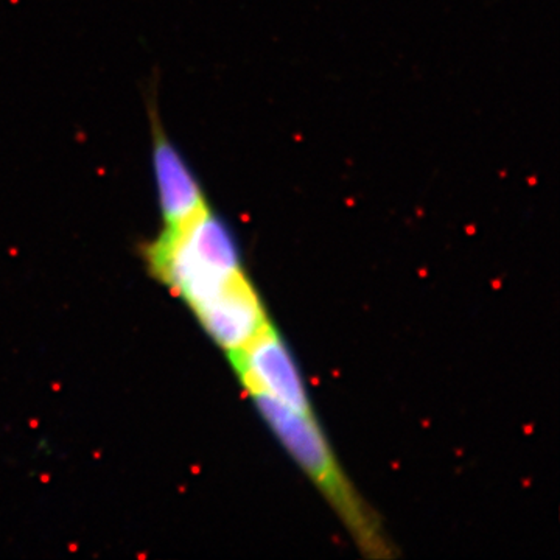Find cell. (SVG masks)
Wrapping results in <instances>:
<instances>
[{
	"mask_svg": "<svg viewBox=\"0 0 560 560\" xmlns=\"http://www.w3.org/2000/svg\"><path fill=\"white\" fill-rule=\"evenodd\" d=\"M193 311L204 330L229 357L244 349L271 324L246 276Z\"/></svg>",
	"mask_w": 560,
	"mask_h": 560,
	"instance_id": "5",
	"label": "cell"
},
{
	"mask_svg": "<svg viewBox=\"0 0 560 560\" xmlns=\"http://www.w3.org/2000/svg\"><path fill=\"white\" fill-rule=\"evenodd\" d=\"M151 173L163 227H175L209 207L192 167L151 109Z\"/></svg>",
	"mask_w": 560,
	"mask_h": 560,
	"instance_id": "4",
	"label": "cell"
},
{
	"mask_svg": "<svg viewBox=\"0 0 560 560\" xmlns=\"http://www.w3.org/2000/svg\"><path fill=\"white\" fill-rule=\"evenodd\" d=\"M151 265L192 310L217 298L246 274L235 238L207 207L175 227H163L150 248Z\"/></svg>",
	"mask_w": 560,
	"mask_h": 560,
	"instance_id": "2",
	"label": "cell"
},
{
	"mask_svg": "<svg viewBox=\"0 0 560 560\" xmlns=\"http://www.w3.org/2000/svg\"><path fill=\"white\" fill-rule=\"evenodd\" d=\"M230 360L249 395H265L296 411L313 413L300 370L273 324Z\"/></svg>",
	"mask_w": 560,
	"mask_h": 560,
	"instance_id": "3",
	"label": "cell"
},
{
	"mask_svg": "<svg viewBox=\"0 0 560 560\" xmlns=\"http://www.w3.org/2000/svg\"><path fill=\"white\" fill-rule=\"evenodd\" d=\"M279 442L322 493L355 545L367 557L394 556V546L377 514L353 487L336 460L313 413H302L265 395H251Z\"/></svg>",
	"mask_w": 560,
	"mask_h": 560,
	"instance_id": "1",
	"label": "cell"
}]
</instances>
